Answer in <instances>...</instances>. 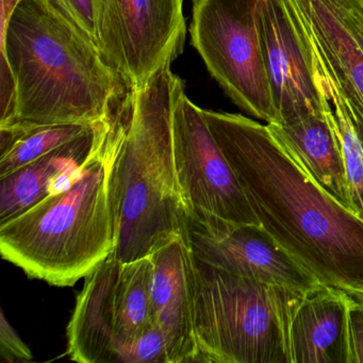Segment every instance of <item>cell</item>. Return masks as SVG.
Wrapping results in <instances>:
<instances>
[{
    "mask_svg": "<svg viewBox=\"0 0 363 363\" xmlns=\"http://www.w3.org/2000/svg\"><path fill=\"white\" fill-rule=\"evenodd\" d=\"M348 294L352 295V297L359 299V301H363V289H361V290L356 291V292L348 293Z\"/></svg>",
    "mask_w": 363,
    "mask_h": 363,
    "instance_id": "obj_23",
    "label": "cell"
},
{
    "mask_svg": "<svg viewBox=\"0 0 363 363\" xmlns=\"http://www.w3.org/2000/svg\"><path fill=\"white\" fill-rule=\"evenodd\" d=\"M118 363H169L167 340L160 327L152 320L138 339L121 352Z\"/></svg>",
    "mask_w": 363,
    "mask_h": 363,
    "instance_id": "obj_19",
    "label": "cell"
},
{
    "mask_svg": "<svg viewBox=\"0 0 363 363\" xmlns=\"http://www.w3.org/2000/svg\"><path fill=\"white\" fill-rule=\"evenodd\" d=\"M94 125L13 124L0 127V178L72 141Z\"/></svg>",
    "mask_w": 363,
    "mask_h": 363,
    "instance_id": "obj_18",
    "label": "cell"
},
{
    "mask_svg": "<svg viewBox=\"0 0 363 363\" xmlns=\"http://www.w3.org/2000/svg\"><path fill=\"white\" fill-rule=\"evenodd\" d=\"M174 161L188 220L212 216L260 226L243 190L212 135L203 109L189 99L184 82L174 101Z\"/></svg>",
    "mask_w": 363,
    "mask_h": 363,
    "instance_id": "obj_8",
    "label": "cell"
},
{
    "mask_svg": "<svg viewBox=\"0 0 363 363\" xmlns=\"http://www.w3.org/2000/svg\"><path fill=\"white\" fill-rule=\"evenodd\" d=\"M0 52V127L97 124L120 105L126 82L55 0H21Z\"/></svg>",
    "mask_w": 363,
    "mask_h": 363,
    "instance_id": "obj_2",
    "label": "cell"
},
{
    "mask_svg": "<svg viewBox=\"0 0 363 363\" xmlns=\"http://www.w3.org/2000/svg\"><path fill=\"white\" fill-rule=\"evenodd\" d=\"M341 90L350 116L363 121V0H291Z\"/></svg>",
    "mask_w": 363,
    "mask_h": 363,
    "instance_id": "obj_12",
    "label": "cell"
},
{
    "mask_svg": "<svg viewBox=\"0 0 363 363\" xmlns=\"http://www.w3.org/2000/svg\"><path fill=\"white\" fill-rule=\"evenodd\" d=\"M112 116L72 141L0 178V224L37 205L48 195L67 188L99 145Z\"/></svg>",
    "mask_w": 363,
    "mask_h": 363,
    "instance_id": "obj_14",
    "label": "cell"
},
{
    "mask_svg": "<svg viewBox=\"0 0 363 363\" xmlns=\"http://www.w3.org/2000/svg\"><path fill=\"white\" fill-rule=\"evenodd\" d=\"M261 0H194L191 43L231 101L279 124L258 29Z\"/></svg>",
    "mask_w": 363,
    "mask_h": 363,
    "instance_id": "obj_7",
    "label": "cell"
},
{
    "mask_svg": "<svg viewBox=\"0 0 363 363\" xmlns=\"http://www.w3.org/2000/svg\"><path fill=\"white\" fill-rule=\"evenodd\" d=\"M267 127L323 189L352 210L330 101L322 113L284 124H267Z\"/></svg>",
    "mask_w": 363,
    "mask_h": 363,
    "instance_id": "obj_16",
    "label": "cell"
},
{
    "mask_svg": "<svg viewBox=\"0 0 363 363\" xmlns=\"http://www.w3.org/2000/svg\"><path fill=\"white\" fill-rule=\"evenodd\" d=\"M152 272L145 259L122 262L112 252L86 276L67 326L71 360L118 363L152 322Z\"/></svg>",
    "mask_w": 363,
    "mask_h": 363,
    "instance_id": "obj_6",
    "label": "cell"
},
{
    "mask_svg": "<svg viewBox=\"0 0 363 363\" xmlns=\"http://www.w3.org/2000/svg\"><path fill=\"white\" fill-rule=\"evenodd\" d=\"M354 120V118H352ZM354 124H356L357 128H358L359 133H360L361 137L363 139V121L354 120Z\"/></svg>",
    "mask_w": 363,
    "mask_h": 363,
    "instance_id": "obj_24",
    "label": "cell"
},
{
    "mask_svg": "<svg viewBox=\"0 0 363 363\" xmlns=\"http://www.w3.org/2000/svg\"><path fill=\"white\" fill-rule=\"evenodd\" d=\"M194 328L201 362L291 363L289 326L301 296L194 257Z\"/></svg>",
    "mask_w": 363,
    "mask_h": 363,
    "instance_id": "obj_5",
    "label": "cell"
},
{
    "mask_svg": "<svg viewBox=\"0 0 363 363\" xmlns=\"http://www.w3.org/2000/svg\"><path fill=\"white\" fill-rule=\"evenodd\" d=\"M184 0H95L97 42L128 88L141 86L171 55H180Z\"/></svg>",
    "mask_w": 363,
    "mask_h": 363,
    "instance_id": "obj_9",
    "label": "cell"
},
{
    "mask_svg": "<svg viewBox=\"0 0 363 363\" xmlns=\"http://www.w3.org/2000/svg\"><path fill=\"white\" fill-rule=\"evenodd\" d=\"M188 242L195 258L216 269L299 294L322 286L261 226L235 224L212 216L190 218Z\"/></svg>",
    "mask_w": 363,
    "mask_h": 363,
    "instance_id": "obj_11",
    "label": "cell"
},
{
    "mask_svg": "<svg viewBox=\"0 0 363 363\" xmlns=\"http://www.w3.org/2000/svg\"><path fill=\"white\" fill-rule=\"evenodd\" d=\"M258 29L279 124L325 111L307 30L291 0H261Z\"/></svg>",
    "mask_w": 363,
    "mask_h": 363,
    "instance_id": "obj_10",
    "label": "cell"
},
{
    "mask_svg": "<svg viewBox=\"0 0 363 363\" xmlns=\"http://www.w3.org/2000/svg\"><path fill=\"white\" fill-rule=\"evenodd\" d=\"M346 301L324 286L301 296L289 326L291 363H345Z\"/></svg>",
    "mask_w": 363,
    "mask_h": 363,
    "instance_id": "obj_15",
    "label": "cell"
},
{
    "mask_svg": "<svg viewBox=\"0 0 363 363\" xmlns=\"http://www.w3.org/2000/svg\"><path fill=\"white\" fill-rule=\"evenodd\" d=\"M55 1L99 46L95 0H55Z\"/></svg>",
    "mask_w": 363,
    "mask_h": 363,
    "instance_id": "obj_21",
    "label": "cell"
},
{
    "mask_svg": "<svg viewBox=\"0 0 363 363\" xmlns=\"http://www.w3.org/2000/svg\"><path fill=\"white\" fill-rule=\"evenodd\" d=\"M0 356L8 362L30 361L33 352L8 322L4 311L0 316Z\"/></svg>",
    "mask_w": 363,
    "mask_h": 363,
    "instance_id": "obj_22",
    "label": "cell"
},
{
    "mask_svg": "<svg viewBox=\"0 0 363 363\" xmlns=\"http://www.w3.org/2000/svg\"><path fill=\"white\" fill-rule=\"evenodd\" d=\"M311 45L316 77L333 106V126L345 172L350 207L356 216L363 220V139L350 116L345 99L337 82L312 41Z\"/></svg>",
    "mask_w": 363,
    "mask_h": 363,
    "instance_id": "obj_17",
    "label": "cell"
},
{
    "mask_svg": "<svg viewBox=\"0 0 363 363\" xmlns=\"http://www.w3.org/2000/svg\"><path fill=\"white\" fill-rule=\"evenodd\" d=\"M152 320L164 333L169 363L201 362L194 328V255L184 238L152 255Z\"/></svg>",
    "mask_w": 363,
    "mask_h": 363,
    "instance_id": "obj_13",
    "label": "cell"
},
{
    "mask_svg": "<svg viewBox=\"0 0 363 363\" xmlns=\"http://www.w3.org/2000/svg\"><path fill=\"white\" fill-rule=\"evenodd\" d=\"M203 114L269 237L322 286L363 289V220L323 189L267 125L241 114Z\"/></svg>",
    "mask_w": 363,
    "mask_h": 363,
    "instance_id": "obj_1",
    "label": "cell"
},
{
    "mask_svg": "<svg viewBox=\"0 0 363 363\" xmlns=\"http://www.w3.org/2000/svg\"><path fill=\"white\" fill-rule=\"evenodd\" d=\"M126 99L67 188L0 224V252L29 277L72 286L111 256L120 224Z\"/></svg>",
    "mask_w": 363,
    "mask_h": 363,
    "instance_id": "obj_3",
    "label": "cell"
},
{
    "mask_svg": "<svg viewBox=\"0 0 363 363\" xmlns=\"http://www.w3.org/2000/svg\"><path fill=\"white\" fill-rule=\"evenodd\" d=\"M345 363H363V301L347 293Z\"/></svg>",
    "mask_w": 363,
    "mask_h": 363,
    "instance_id": "obj_20",
    "label": "cell"
},
{
    "mask_svg": "<svg viewBox=\"0 0 363 363\" xmlns=\"http://www.w3.org/2000/svg\"><path fill=\"white\" fill-rule=\"evenodd\" d=\"M173 54L126 97L118 160L120 224L113 255L122 262L150 256L175 238L188 241V212L173 152L174 101L184 84L172 72Z\"/></svg>",
    "mask_w": 363,
    "mask_h": 363,
    "instance_id": "obj_4",
    "label": "cell"
}]
</instances>
